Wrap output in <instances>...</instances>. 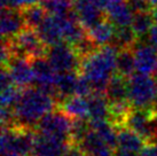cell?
I'll use <instances>...</instances> for the list:
<instances>
[{
  "instance_id": "1",
  "label": "cell",
  "mask_w": 157,
  "mask_h": 156,
  "mask_svg": "<svg viewBox=\"0 0 157 156\" xmlns=\"http://www.w3.org/2000/svg\"><path fill=\"white\" fill-rule=\"evenodd\" d=\"M55 96L39 87H25L14 106V125L33 130L41 118L57 108Z\"/></svg>"
},
{
  "instance_id": "2",
  "label": "cell",
  "mask_w": 157,
  "mask_h": 156,
  "mask_svg": "<svg viewBox=\"0 0 157 156\" xmlns=\"http://www.w3.org/2000/svg\"><path fill=\"white\" fill-rule=\"evenodd\" d=\"M119 48L105 45L94 48L82 59L79 74L88 79L94 93H105L110 79L116 74V61Z\"/></svg>"
},
{
  "instance_id": "3",
  "label": "cell",
  "mask_w": 157,
  "mask_h": 156,
  "mask_svg": "<svg viewBox=\"0 0 157 156\" xmlns=\"http://www.w3.org/2000/svg\"><path fill=\"white\" fill-rule=\"evenodd\" d=\"M128 100L133 108L151 110L157 104V80L151 75L134 74L127 79Z\"/></svg>"
},
{
  "instance_id": "4",
  "label": "cell",
  "mask_w": 157,
  "mask_h": 156,
  "mask_svg": "<svg viewBox=\"0 0 157 156\" xmlns=\"http://www.w3.org/2000/svg\"><path fill=\"white\" fill-rule=\"evenodd\" d=\"M7 40H9L16 55H22L28 59L46 57L48 47L40 38L38 31L33 28L25 26L15 37Z\"/></svg>"
},
{
  "instance_id": "5",
  "label": "cell",
  "mask_w": 157,
  "mask_h": 156,
  "mask_svg": "<svg viewBox=\"0 0 157 156\" xmlns=\"http://www.w3.org/2000/svg\"><path fill=\"white\" fill-rule=\"evenodd\" d=\"M71 126L72 118L63 113L61 109L56 108L41 118V121L36 127V131L49 138L57 139L69 143Z\"/></svg>"
},
{
  "instance_id": "6",
  "label": "cell",
  "mask_w": 157,
  "mask_h": 156,
  "mask_svg": "<svg viewBox=\"0 0 157 156\" xmlns=\"http://www.w3.org/2000/svg\"><path fill=\"white\" fill-rule=\"evenodd\" d=\"M46 57L57 74L78 71L82 63V55L69 43H61L48 47Z\"/></svg>"
},
{
  "instance_id": "7",
  "label": "cell",
  "mask_w": 157,
  "mask_h": 156,
  "mask_svg": "<svg viewBox=\"0 0 157 156\" xmlns=\"http://www.w3.org/2000/svg\"><path fill=\"white\" fill-rule=\"evenodd\" d=\"M124 126L141 135L147 142L157 141V135L153 124V109L146 110V109L132 108Z\"/></svg>"
},
{
  "instance_id": "8",
  "label": "cell",
  "mask_w": 157,
  "mask_h": 156,
  "mask_svg": "<svg viewBox=\"0 0 157 156\" xmlns=\"http://www.w3.org/2000/svg\"><path fill=\"white\" fill-rule=\"evenodd\" d=\"M30 61L33 69L36 86L55 96V82H56L57 72L49 63L47 57H39L30 59Z\"/></svg>"
},
{
  "instance_id": "9",
  "label": "cell",
  "mask_w": 157,
  "mask_h": 156,
  "mask_svg": "<svg viewBox=\"0 0 157 156\" xmlns=\"http://www.w3.org/2000/svg\"><path fill=\"white\" fill-rule=\"evenodd\" d=\"M4 68L8 70L14 84L20 88L29 87L32 82H35L32 64H31L30 59L28 57L15 54L9 60L8 63L4 65Z\"/></svg>"
},
{
  "instance_id": "10",
  "label": "cell",
  "mask_w": 157,
  "mask_h": 156,
  "mask_svg": "<svg viewBox=\"0 0 157 156\" xmlns=\"http://www.w3.org/2000/svg\"><path fill=\"white\" fill-rule=\"evenodd\" d=\"M133 53L138 72L146 75L157 72V48L155 46L139 40L133 47Z\"/></svg>"
},
{
  "instance_id": "11",
  "label": "cell",
  "mask_w": 157,
  "mask_h": 156,
  "mask_svg": "<svg viewBox=\"0 0 157 156\" xmlns=\"http://www.w3.org/2000/svg\"><path fill=\"white\" fill-rule=\"evenodd\" d=\"M74 8L78 21L86 31L107 18L105 9L88 0H75Z\"/></svg>"
},
{
  "instance_id": "12",
  "label": "cell",
  "mask_w": 157,
  "mask_h": 156,
  "mask_svg": "<svg viewBox=\"0 0 157 156\" xmlns=\"http://www.w3.org/2000/svg\"><path fill=\"white\" fill-rule=\"evenodd\" d=\"M26 26L21 9H1L0 30L2 39H12Z\"/></svg>"
},
{
  "instance_id": "13",
  "label": "cell",
  "mask_w": 157,
  "mask_h": 156,
  "mask_svg": "<svg viewBox=\"0 0 157 156\" xmlns=\"http://www.w3.org/2000/svg\"><path fill=\"white\" fill-rule=\"evenodd\" d=\"M36 30L38 31L40 38L47 47L61 44L64 41L63 39V32H62L61 21L59 16L47 14L44 22L40 24Z\"/></svg>"
},
{
  "instance_id": "14",
  "label": "cell",
  "mask_w": 157,
  "mask_h": 156,
  "mask_svg": "<svg viewBox=\"0 0 157 156\" xmlns=\"http://www.w3.org/2000/svg\"><path fill=\"white\" fill-rule=\"evenodd\" d=\"M68 142L49 138L36 131L35 147L32 156H64Z\"/></svg>"
},
{
  "instance_id": "15",
  "label": "cell",
  "mask_w": 157,
  "mask_h": 156,
  "mask_svg": "<svg viewBox=\"0 0 157 156\" xmlns=\"http://www.w3.org/2000/svg\"><path fill=\"white\" fill-rule=\"evenodd\" d=\"M105 16L116 26L131 25L133 12L126 0H108L105 7Z\"/></svg>"
},
{
  "instance_id": "16",
  "label": "cell",
  "mask_w": 157,
  "mask_h": 156,
  "mask_svg": "<svg viewBox=\"0 0 157 156\" xmlns=\"http://www.w3.org/2000/svg\"><path fill=\"white\" fill-rule=\"evenodd\" d=\"M116 25L108 18L99 22L96 25L87 30V37L95 47L110 45L113 41Z\"/></svg>"
},
{
  "instance_id": "17",
  "label": "cell",
  "mask_w": 157,
  "mask_h": 156,
  "mask_svg": "<svg viewBox=\"0 0 157 156\" xmlns=\"http://www.w3.org/2000/svg\"><path fill=\"white\" fill-rule=\"evenodd\" d=\"M87 156H115L116 150L110 147L100 135L94 130L90 129L87 135H85L83 141L80 142Z\"/></svg>"
},
{
  "instance_id": "18",
  "label": "cell",
  "mask_w": 157,
  "mask_h": 156,
  "mask_svg": "<svg viewBox=\"0 0 157 156\" xmlns=\"http://www.w3.org/2000/svg\"><path fill=\"white\" fill-rule=\"evenodd\" d=\"M148 143L141 135L128 127H117V149L138 154L142 152Z\"/></svg>"
},
{
  "instance_id": "19",
  "label": "cell",
  "mask_w": 157,
  "mask_h": 156,
  "mask_svg": "<svg viewBox=\"0 0 157 156\" xmlns=\"http://www.w3.org/2000/svg\"><path fill=\"white\" fill-rule=\"evenodd\" d=\"M57 108L71 118H88V100L85 96H71L59 101Z\"/></svg>"
},
{
  "instance_id": "20",
  "label": "cell",
  "mask_w": 157,
  "mask_h": 156,
  "mask_svg": "<svg viewBox=\"0 0 157 156\" xmlns=\"http://www.w3.org/2000/svg\"><path fill=\"white\" fill-rule=\"evenodd\" d=\"M88 100V121L109 119L110 102L105 93H93Z\"/></svg>"
},
{
  "instance_id": "21",
  "label": "cell",
  "mask_w": 157,
  "mask_h": 156,
  "mask_svg": "<svg viewBox=\"0 0 157 156\" xmlns=\"http://www.w3.org/2000/svg\"><path fill=\"white\" fill-rule=\"evenodd\" d=\"M78 76V71L57 74L56 82H55V96H56L57 101H61L66 98L76 94Z\"/></svg>"
},
{
  "instance_id": "22",
  "label": "cell",
  "mask_w": 157,
  "mask_h": 156,
  "mask_svg": "<svg viewBox=\"0 0 157 156\" xmlns=\"http://www.w3.org/2000/svg\"><path fill=\"white\" fill-rule=\"evenodd\" d=\"M105 96L110 102L115 101H126L128 100V86L127 78L121 75L115 74L110 79L109 84L105 90ZM130 101V100H128Z\"/></svg>"
},
{
  "instance_id": "23",
  "label": "cell",
  "mask_w": 157,
  "mask_h": 156,
  "mask_svg": "<svg viewBox=\"0 0 157 156\" xmlns=\"http://www.w3.org/2000/svg\"><path fill=\"white\" fill-rule=\"evenodd\" d=\"M135 60L133 48H122L118 51L116 61V74L128 78L135 74Z\"/></svg>"
},
{
  "instance_id": "24",
  "label": "cell",
  "mask_w": 157,
  "mask_h": 156,
  "mask_svg": "<svg viewBox=\"0 0 157 156\" xmlns=\"http://www.w3.org/2000/svg\"><path fill=\"white\" fill-rule=\"evenodd\" d=\"M139 41L138 36L135 35L134 30L131 25L127 26H116L115 37H113V45L119 49L122 48H133L134 45Z\"/></svg>"
},
{
  "instance_id": "25",
  "label": "cell",
  "mask_w": 157,
  "mask_h": 156,
  "mask_svg": "<svg viewBox=\"0 0 157 156\" xmlns=\"http://www.w3.org/2000/svg\"><path fill=\"white\" fill-rule=\"evenodd\" d=\"M21 10H22L26 26H30L33 29H37L44 22L48 14L41 4L30 5V6H26L22 8Z\"/></svg>"
},
{
  "instance_id": "26",
  "label": "cell",
  "mask_w": 157,
  "mask_h": 156,
  "mask_svg": "<svg viewBox=\"0 0 157 156\" xmlns=\"http://www.w3.org/2000/svg\"><path fill=\"white\" fill-rule=\"evenodd\" d=\"M154 23L155 22H154L151 12H144V13L133 14L131 26L134 30L135 35L138 36L139 40H141L146 36L149 35V31L154 25Z\"/></svg>"
},
{
  "instance_id": "27",
  "label": "cell",
  "mask_w": 157,
  "mask_h": 156,
  "mask_svg": "<svg viewBox=\"0 0 157 156\" xmlns=\"http://www.w3.org/2000/svg\"><path fill=\"white\" fill-rule=\"evenodd\" d=\"M41 5L48 14L56 16H66L75 10L71 0H43Z\"/></svg>"
},
{
  "instance_id": "28",
  "label": "cell",
  "mask_w": 157,
  "mask_h": 156,
  "mask_svg": "<svg viewBox=\"0 0 157 156\" xmlns=\"http://www.w3.org/2000/svg\"><path fill=\"white\" fill-rule=\"evenodd\" d=\"M133 14L144 13V12H151L153 5L149 0H126Z\"/></svg>"
},
{
  "instance_id": "29",
  "label": "cell",
  "mask_w": 157,
  "mask_h": 156,
  "mask_svg": "<svg viewBox=\"0 0 157 156\" xmlns=\"http://www.w3.org/2000/svg\"><path fill=\"white\" fill-rule=\"evenodd\" d=\"M64 156H87V155H86L85 150L82 148V146L79 143L69 142Z\"/></svg>"
},
{
  "instance_id": "30",
  "label": "cell",
  "mask_w": 157,
  "mask_h": 156,
  "mask_svg": "<svg viewBox=\"0 0 157 156\" xmlns=\"http://www.w3.org/2000/svg\"><path fill=\"white\" fill-rule=\"evenodd\" d=\"M140 156H157V142H149Z\"/></svg>"
},
{
  "instance_id": "31",
  "label": "cell",
  "mask_w": 157,
  "mask_h": 156,
  "mask_svg": "<svg viewBox=\"0 0 157 156\" xmlns=\"http://www.w3.org/2000/svg\"><path fill=\"white\" fill-rule=\"evenodd\" d=\"M148 39L149 43L157 48V23H154V25L151 26V29L149 31Z\"/></svg>"
},
{
  "instance_id": "32",
  "label": "cell",
  "mask_w": 157,
  "mask_h": 156,
  "mask_svg": "<svg viewBox=\"0 0 157 156\" xmlns=\"http://www.w3.org/2000/svg\"><path fill=\"white\" fill-rule=\"evenodd\" d=\"M20 1V6H21V9L26 7V6H30V5H35L38 4L39 1H43V0H18Z\"/></svg>"
},
{
  "instance_id": "33",
  "label": "cell",
  "mask_w": 157,
  "mask_h": 156,
  "mask_svg": "<svg viewBox=\"0 0 157 156\" xmlns=\"http://www.w3.org/2000/svg\"><path fill=\"white\" fill-rule=\"evenodd\" d=\"M115 156H138L136 153H131V152H125V150H121L117 149L115 153Z\"/></svg>"
},
{
  "instance_id": "34",
  "label": "cell",
  "mask_w": 157,
  "mask_h": 156,
  "mask_svg": "<svg viewBox=\"0 0 157 156\" xmlns=\"http://www.w3.org/2000/svg\"><path fill=\"white\" fill-rule=\"evenodd\" d=\"M88 1H91V2H93L94 5H96V6H99L100 8H103V9H105V5L108 2V0H88Z\"/></svg>"
},
{
  "instance_id": "35",
  "label": "cell",
  "mask_w": 157,
  "mask_h": 156,
  "mask_svg": "<svg viewBox=\"0 0 157 156\" xmlns=\"http://www.w3.org/2000/svg\"><path fill=\"white\" fill-rule=\"evenodd\" d=\"M153 124H154V129H155V132H156V135H157V106L153 109Z\"/></svg>"
},
{
  "instance_id": "36",
  "label": "cell",
  "mask_w": 157,
  "mask_h": 156,
  "mask_svg": "<svg viewBox=\"0 0 157 156\" xmlns=\"http://www.w3.org/2000/svg\"><path fill=\"white\" fill-rule=\"evenodd\" d=\"M151 15H153L154 22H155V23H157V6L153 7V9H151Z\"/></svg>"
},
{
  "instance_id": "37",
  "label": "cell",
  "mask_w": 157,
  "mask_h": 156,
  "mask_svg": "<svg viewBox=\"0 0 157 156\" xmlns=\"http://www.w3.org/2000/svg\"><path fill=\"white\" fill-rule=\"evenodd\" d=\"M2 156H23V155H21V154H18V153L10 152V153H6V154H2Z\"/></svg>"
},
{
  "instance_id": "38",
  "label": "cell",
  "mask_w": 157,
  "mask_h": 156,
  "mask_svg": "<svg viewBox=\"0 0 157 156\" xmlns=\"http://www.w3.org/2000/svg\"><path fill=\"white\" fill-rule=\"evenodd\" d=\"M149 1H150V4L153 5V7L157 6V0H149Z\"/></svg>"
},
{
  "instance_id": "39",
  "label": "cell",
  "mask_w": 157,
  "mask_h": 156,
  "mask_svg": "<svg viewBox=\"0 0 157 156\" xmlns=\"http://www.w3.org/2000/svg\"><path fill=\"white\" fill-rule=\"evenodd\" d=\"M156 142H157V141H156Z\"/></svg>"
}]
</instances>
